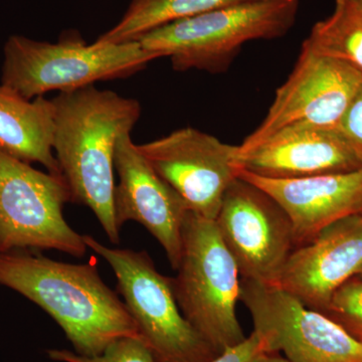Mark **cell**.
Listing matches in <instances>:
<instances>
[{"label":"cell","instance_id":"1","mask_svg":"<svg viewBox=\"0 0 362 362\" xmlns=\"http://www.w3.org/2000/svg\"><path fill=\"white\" fill-rule=\"evenodd\" d=\"M52 149L70 188L71 202L92 209L107 237L120 243L115 214V150L141 114L139 102L94 85L59 93Z\"/></svg>","mask_w":362,"mask_h":362},{"label":"cell","instance_id":"2","mask_svg":"<svg viewBox=\"0 0 362 362\" xmlns=\"http://www.w3.org/2000/svg\"><path fill=\"white\" fill-rule=\"evenodd\" d=\"M0 285L44 309L80 356H99L119 338H141L124 302L100 277L97 261L80 265L26 250L0 252Z\"/></svg>","mask_w":362,"mask_h":362},{"label":"cell","instance_id":"3","mask_svg":"<svg viewBox=\"0 0 362 362\" xmlns=\"http://www.w3.org/2000/svg\"><path fill=\"white\" fill-rule=\"evenodd\" d=\"M4 54L0 82L28 100L128 78L157 59L139 42L88 45L78 33H65L56 44L11 35Z\"/></svg>","mask_w":362,"mask_h":362},{"label":"cell","instance_id":"4","mask_svg":"<svg viewBox=\"0 0 362 362\" xmlns=\"http://www.w3.org/2000/svg\"><path fill=\"white\" fill-rule=\"evenodd\" d=\"M299 0H250L175 21L139 40L177 71H225L243 45L283 37L296 21Z\"/></svg>","mask_w":362,"mask_h":362},{"label":"cell","instance_id":"5","mask_svg":"<svg viewBox=\"0 0 362 362\" xmlns=\"http://www.w3.org/2000/svg\"><path fill=\"white\" fill-rule=\"evenodd\" d=\"M173 278L181 313L218 354L246 339L237 317L240 278L216 221L189 211Z\"/></svg>","mask_w":362,"mask_h":362},{"label":"cell","instance_id":"6","mask_svg":"<svg viewBox=\"0 0 362 362\" xmlns=\"http://www.w3.org/2000/svg\"><path fill=\"white\" fill-rule=\"evenodd\" d=\"M83 240L111 266L117 290L157 362H207L218 356L182 315L173 278L156 270L148 252L112 249L92 235Z\"/></svg>","mask_w":362,"mask_h":362},{"label":"cell","instance_id":"7","mask_svg":"<svg viewBox=\"0 0 362 362\" xmlns=\"http://www.w3.org/2000/svg\"><path fill=\"white\" fill-rule=\"evenodd\" d=\"M66 202L71 197L64 176L37 170L0 149V252L56 250L82 258L87 246L65 220Z\"/></svg>","mask_w":362,"mask_h":362},{"label":"cell","instance_id":"8","mask_svg":"<svg viewBox=\"0 0 362 362\" xmlns=\"http://www.w3.org/2000/svg\"><path fill=\"white\" fill-rule=\"evenodd\" d=\"M240 300L269 354L290 362H362V343L277 286L240 279Z\"/></svg>","mask_w":362,"mask_h":362},{"label":"cell","instance_id":"9","mask_svg":"<svg viewBox=\"0 0 362 362\" xmlns=\"http://www.w3.org/2000/svg\"><path fill=\"white\" fill-rule=\"evenodd\" d=\"M240 279L274 285L295 242L292 223L271 195L237 177L214 220Z\"/></svg>","mask_w":362,"mask_h":362},{"label":"cell","instance_id":"10","mask_svg":"<svg viewBox=\"0 0 362 362\" xmlns=\"http://www.w3.org/2000/svg\"><path fill=\"white\" fill-rule=\"evenodd\" d=\"M361 84V74L351 66L302 45L291 75L276 90L265 119L239 145V152L247 151L290 126L339 127Z\"/></svg>","mask_w":362,"mask_h":362},{"label":"cell","instance_id":"11","mask_svg":"<svg viewBox=\"0 0 362 362\" xmlns=\"http://www.w3.org/2000/svg\"><path fill=\"white\" fill-rule=\"evenodd\" d=\"M136 146L190 211L216 220L226 190L238 177L239 146L190 127Z\"/></svg>","mask_w":362,"mask_h":362},{"label":"cell","instance_id":"12","mask_svg":"<svg viewBox=\"0 0 362 362\" xmlns=\"http://www.w3.org/2000/svg\"><path fill=\"white\" fill-rule=\"evenodd\" d=\"M237 168L270 180L352 173L362 169V147L339 127L290 126L238 152Z\"/></svg>","mask_w":362,"mask_h":362},{"label":"cell","instance_id":"13","mask_svg":"<svg viewBox=\"0 0 362 362\" xmlns=\"http://www.w3.org/2000/svg\"><path fill=\"white\" fill-rule=\"evenodd\" d=\"M117 225L134 221L163 247L169 264L177 270L182 252V228L189 209L177 192L157 175L138 151L130 134L119 139L115 150Z\"/></svg>","mask_w":362,"mask_h":362},{"label":"cell","instance_id":"14","mask_svg":"<svg viewBox=\"0 0 362 362\" xmlns=\"http://www.w3.org/2000/svg\"><path fill=\"white\" fill-rule=\"evenodd\" d=\"M362 269V214L328 226L291 252L274 286L322 312L334 293Z\"/></svg>","mask_w":362,"mask_h":362},{"label":"cell","instance_id":"15","mask_svg":"<svg viewBox=\"0 0 362 362\" xmlns=\"http://www.w3.org/2000/svg\"><path fill=\"white\" fill-rule=\"evenodd\" d=\"M238 177L263 189L284 209L296 247L335 221L362 214V169L296 180H270L239 171Z\"/></svg>","mask_w":362,"mask_h":362},{"label":"cell","instance_id":"16","mask_svg":"<svg viewBox=\"0 0 362 362\" xmlns=\"http://www.w3.org/2000/svg\"><path fill=\"white\" fill-rule=\"evenodd\" d=\"M54 106L44 96L28 100L0 82V149L63 176L54 156Z\"/></svg>","mask_w":362,"mask_h":362},{"label":"cell","instance_id":"17","mask_svg":"<svg viewBox=\"0 0 362 362\" xmlns=\"http://www.w3.org/2000/svg\"><path fill=\"white\" fill-rule=\"evenodd\" d=\"M250 0H131L123 18L97 42H139L147 33L175 21Z\"/></svg>","mask_w":362,"mask_h":362},{"label":"cell","instance_id":"18","mask_svg":"<svg viewBox=\"0 0 362 362\" xmlns=\"http://www.w3.org/2000/svg\"><path fill=\"white\" fill-rule=\"evenodd\" d=\"M303 45L343 62L362 77V9L352 0H335L332 14L313 26Z\"/></svg>","mask_w":362,"mask_h":362},{"label":"cell","instance_id":"19","mask_svg":"<svg viewBox=\"0 0 362 362\" xmlns=\"http://www.w3.org/2000/svg\"><path fill=\"white\" fill-rule=\"evenodd\" d=\"M322 313L362 343V281L354 277L342 285Z\"/></svg>","mask_w":362,"mask_h":362},{"label":"cell","instance_id":"20","mask_svg":"<svg viewBox=\"0 0 362 362\" xmlns=\"http://www.w3.org/2000/svg\"><path fill=\"white\" fill-rule=\"evenodd\" d=\"M47 356L59 362H157L139 337L119 338L110 343L99 356H80L66 349L47 350Z\"/></svg>","mask_w":362,"mask_h":362},{"label":"cell","instance_id":"21","mask_svg":"<svg viewBox=\"0 0 362 362\" xmlns=\"http://www.w3.org/2000/svg\"><path fill=\"white\" fill-rule=\"evenodd\" d=\"M268 354L265 343L252 331L244 341L225 350L223 354L207 362H259Z\"/></svg>","mask_w":362,"mask_h":362},{"label":"cell","instance_id":"22","mask_svg":"<svg viewBox=\"0 0 362 362\" xmlns=\"http://www.w3.org/2000/svg\"><path fill=\"white\" fill-rule=\"evenodd\" d=\"M339 128L362 147V84L343 115Z\"/></svg>","mask_w":362,"mask_h":362},{"label":"cell","instance_id":"23","mask_svg":"<svg viewBox=\"0 0 362 362\" xmlns=\"http://www.w3.org/2000/svg\"><path fill=\"white\" fill-rule=\"evenodd\" d=\"M259 362H290L285 358L284 356H282V354H266L263 358L259 361Z\"/></svg>","mask_w":362,"mask_h":362},{"label":"cell","instance_id":"24","mask_svg":"<svg viewBox=\"0 0 362 362\" xmlns=\"http://www.w3.org/2000/svg\"><path fill=\"white\" fill-rule=\"evenodd\" d=\"M352 1L356 2L357 6L361 7V8L362 9V0H352Z\"/></svg>","mask_w":362,"mask_h":362},{"label":"cell","instance_id":"25","mask_svg":"<svg viewBox=\"0 0 362 362\" xmlns=\"http://www.w3.org/2000/svg\"><path fill=\"white\" fill-rule=\"evenodd\" d=\"M356 278L359 279V280L362 281V269H361V271L359 272L358 274H357V275L356 276Z\"/></svg>","mask_w":362,"mask_h":362}]
</instances>
